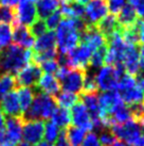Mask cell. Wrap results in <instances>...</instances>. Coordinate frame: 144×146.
I'll return each mask as SVG.
<instances>
[{
	"label": "cell",
	"instance_id": "1",
	"mask_svg": "<svg viewBox=\"0 0 144 146\" xmlns=\"http://www.w3.org/2000/svg\"><path fill=\"white\" fill-rule=\"evenodd\" d=\"M83 18L63 17L56 28V47L60 54H67L80 44L81 33L86 28Z\"/></svg>",
	"mask_w": 144,
	"mask_h": 146
},
{
	"label": "cell",
	"instance_id": "2",
	"mask_svg": "<svg viewBox=\"0 0 144 146\" xmlns=\"http://www.w3.org/2000/svg\"><path fill=\"white\" fill-rule=\"evenodd\" d=\"M32 62V50L24 49L17 45L4 47L0 54V75H16L20 69Z\"/></svg>",
	"mask_w": 144,
	"mask_h": 146
},
{
	"label": "cell",
	"instance_id": "3",
	"mask_svg": "<svg viewBox=\"0 0 144 146\" xmlns=\"http://www.w3.org/2000/svg\"><path fill=\"white\" fill-rule=\"evenodd\" d=\"M55 99L47 94L35 91V97L33 102L22 115L24 119H49L56 109Z\"/></svg>",
	"mask_w": 144,
	"mask_h": 146
},
{
	"label": "cell",
	"instance_id": "4",
	"mask_svg": "<svg viewBox=\"0 0 144 146\" xmlns=\"http://www.w3.org/2000/svg\"><path fill=\"white\" fill-rule=\"evenodd\" d=\"M117 91L124 104L128 107L142 104L144 99V92L138 84L136 77L127 73H124L120 78Z\"/></svg>",
	"mask_w": 144,
	"mask_h": 146
},
{
	"label": "cell",
	"instance_id": "5",
	"mask_svg": "<svg viewBox=\"0 0 144 146\" xmlns=\"http://www.w3.org/2000/svg\"><path fill=\"white\" fill-rule=\"evenodd\" d=\"M125 73L123 65H106L102 66L96 76V84L102 91H117L119 81L122 75Z\"/></svg>",
	"mask_w": 144,
	"mask_h": 146
},
{
	"label": "cell",
	"instance_id": "6",
	"mask_svg": "<svg viewBox=\"0 0 144 146\" xmlns=\"http://www.w3.org/2000/svg\"><path fill=\"white\" fill-rule=\"evenodd\" d=\"M117 139L127 143L128 145H135L140 135L144 132V126L130 118L123 124H115L110 128Z\"/></svg>",
	"mask_w": 144,
	"mask_h": 146
},
{
	"label": "cell",
	"instance_id": "7",
	"mask_svg": "<svg viewBox=\"0 0 144 146\" xmlns=\"http://www.w3.org/2000/svg\"><path fill=\"white\" fill-rule=\"evenodd\" d=\"M22 117L9 116L4 123V133L0 146H17L22 139Z\"/></svg>",
	"mask_w": 144,
	"mask_h": 146
},
{
	"label": "cell",
	"instance_id": "8",
	"mask_svg": "<svg viewBox=\"0 0 144 146\" xmlns=\"http://www.w3.org/2000/svg\"><path fill=\"white\" fill-rule=\"evenodd\" d=\"M91 54V50L83 43H80L70 52L65 54V66L70 69L76 68L86 70L90 63Z\"/></svg>",
	"mask_w": 144,
	"mask_h": 146
},
{
	"label": "cell",
	"instance_id": "9",
	"mask_svg": "<svg viewBox=\"0 0 144 146\" xmlns=\"http://www.w3.org/2000/svg\"><path fill=\"white\" fill-rule=\"evenodd\" d=\"M24 119V118H22ZM45 132V122L41 119H24L22 139L30 145H36L43 141Z\"/></svg>",
	"mask_w": 144,
	"mask_h": 146
},
{
	"label": "cell",
	"instance_id": "10",
	"mask_svg": "<svg viewBox=\"0 0 144 146\" xmlns=\"http://www.w3.org/2000/svg\"><path fill=\"white\" fill-rule=\"evenodd\" d=\"M108 14L106 0H90L85 7V23L87 26H96Z\"/></svg>",
	"mask_w": 144,
	"mask_h": 146
},
{
	"label": "cell",
	"instance_id": "11",
	"mask_svg": "<svg viewBox=\"0 0 144 146\" xmlns=\"http://www.w3.org/2000/svg\"><path fill=\"white\" fill-rule=\"evenodd\" d=\"M15 19L14 26L20 25L24 27H30L34 21L38 18L37 11L34 2H19L16 4V8L14 10Z\"/></svg>",
	"mask_w": 144,
	"mask_h": 146
},
{
	"label": "cell",
	"instance_id": "12",
	"mask_svg": "<svg viewBox=\"0 0 144 146\" xmlns=\"http://www.w3.org/2000/svg\"><path fill=\"white\" fill-rule=\"evenodd\" d=\"M140 46L136 45H127L125 46L124 52L122 56V65L124 67L125 73L132 75L134 77L139 76L140 74Z\"/></svg>",
	"mask_w": 144,
	"mask_h": 146
},
{
	"label": "cell",
	"instance_id": "13",
	"mask_svg": "<svg viewBox=\"0 0 144 146\" xmlns=\"http://www.w3.org/2000/svg\"><path fill=\"white\" fill-rule=\"evenodd\" d=\"M43 75V72L37 64L31 62L30 64L24 66L22 69L15 76V81L17 86H35L39 80L40 76Z\"/></svg>",
	"mask_w": 144,
	"mask_h": 146
},
{
	"label": "cell",
	"instance_id": "14",
	"mask_svg": "<svg viewBox=\"0 0 144 146\" xmlns=\"http://www.w3.org/2000/svg\"><path fill=\"white\" fill-rule=\"evenodd\" d=\"M85 77H86V70L84 69H70L65 78L60 82V88L65 92L70 93H81L84 85Z\"/></svg>",
	"mask_w": 144,
	"mask_h": 146
},
{
	"label": "cell",
	"instance_id": "15",
	"mask_svg": "<svg viewBox=\"0 0 144 146\" xmlns=\"http://www.w3.org/2000/svg\"><path fill=\"white\" fill-rule=\"evenodd\" d=\"M70 114H71V122L74 124V126L80 127L86 131H90L93 129V124L91 122L88 110L82 102L79 100L72 107Z\"/></svg>",
	"mask_w": 144,
	"mask_h": 146
},
{
	"label": "cell",
	"instance_id": "16",
	"mask_svg": "<svg viewBox=\"0 0 144 146\" xmlns=\"http://www.w3.org/2000/svg\"><path fill=\"white\" fill-rule=\"evenodd\" d=\"M80 43L86 45L93 52L94 50L106 45V40L96 29V26H86L85 30L81 33Z\"/></svg>",
	"mask_w": 144,
	"mask_h": 146
},
{
	"label": "cell",
	"instance_id": "17",
	"mask_svg": "<svg viewBox=\"0 0 144 146\" xmlns=\"http://www.w3.org/2000/svg\"><path fill=\"white\" fill-rule=\"evenodd\" d=\"M0 108L3 114L13 117H22V112L20 109L18 95L15 90L11 91L0 100Z\"/></svg>",
	"mask_w": 144,
	"mask_h": 146
},
{
	"label": "cell",
	"instance_id": "18",
	"mask_svg": "<svg viewBox=\"0 0 144 146\" xmlns=\"http://www.w3.org/2000/svg\"><path fill=\"white\" fill-rule=\"evenodd\" d=\"M60 83L52 74H43L35 85V91L55 97L60 92Z\"/></svg>",
	"mask_w": 144,
	"mask_h": 146
},
{
	"label": "cell",
	"instance_id": "19",
	"mask_svg": "<svg viewBox=\"0 0 144 146\" xmlns=\"http://www.w3.org/2000/svg\"><path fill=\"white\" fill-rule=\"evenodd\" d=\"M12 41L15 45L19 46L24 49H32L35 43V37L30 33L28 27L16 25L13 29Z\"/></svg>",
	"mask_w": 144,
	"mask_h": 146
},
{
	"label": "cell",
	"instance_id": "20",
	"mask_svg": "<svg viewBox=\"0 0 144 146\" xmlns=\"http://www.w3.org/2000/svg\"><path fill=\"white\" fill-rule=\"evenodd\" d=\"M54 49H56V36L55 32L52 30H48L47 32L37 37L33 45V52L35 53L45 52Z\"/></svg>",
	"mask_w": 144,
	"mask_h": 146
},
{
	"label": "cell",
	"instance_id": "21",
	"mask_svg": "<svg viewBox=\"0 0 144 146\" xmlns=\"http://www.w3.org/2000/svg\"><path fill=\"white\" fill-rule=\"evenodd\" d=\"M96 27L100 31L101 34L105 37V40L107 41L113 33L120 29V25L118 23L116 15H113V14H109L108 15L107 14L103 19H101L96 25Z\"/></svg>",
	"mask_w": 144,
	"mask_h": 146
},
{
	"label": "cell",
	"instance_id": "22",
	"mask_svg": "<svg viewBox=\"0 0 144 146\" xmlns=\"http://www.w3.org/2000/svg\"><path fill=\"white\" fill-rule=\"evenodd\" d=\"M117 19H118V23H119L121 28H129V27L137 25L139 21V18L137 16L135 9L129 3L125 4L122 8V10L118 13Z\"/></svg>",
	"mask_w": 144,
	"mask_h": 146
},
{
	"label": "cell",
	"instance_id": "23",
	"mask_svg": "<svg viewBox=\"0 0 144 146\" xmlns=\"http://www.w3.org/2000/svg\"><path fill=\"white\" fill-rule=\"evenodd\" d=\"M35 2L37 16L40 19H46L49 15L57 11L60 8L58 0H36Z\"/></svg>",
	"mask_w": 144,
	"mask_h": 146
},
{
	"label": "cell",
	"instance_id": "24",
	"mask_svg": "<svg viewBox=\"0 0 144 146\" xmlns=\"http://www.w3.org/2000/svg\"><path fill=\"white\" fill-rule=\"evenodd\" d=\"M18 95V100L20 104V109L24 113L30 108L31 104L33 102V99L35 97V91L28 86H18V90L16 91Z\"/></svg>",
	"mask_w": 144,
	"mask_h": 146
},
{
	"label": "cell",
	"instance_id": "25",
	"mask_svg": "<svg viewBox=\"0 0 144 146\" xmlns=\"http://www.w3.org/2000/svg\"><path fill=\"white\" fill-rule=\"evenodd\" d=\"M51 121L58 128L66 129L71 124V114H70V111L68 109H65V108L56 107V109L54 110L52 116H51Z\"/></svg>",
	"mask_w": 144,
	"mask_h": 146
},
{
	"label": "cell",
	"instance_id": "26",
	"mask_svg": "<svg viewBox=\"0 0 144 146\" xmlns=\"http://www.w3.org/2000/svg\"><path fill=\"white\" fill-rule=\"evenodd\" d=\"M60 11L63 17L66 18H83L85 7L76 2H72L70 4H63Z\"/></svg>",
	"mask_w": 144,
	"mask_h": 146
},
{
	"label": "cell",
	"instance_id": "27",
	"mask_svg": "<svg viewBox=\"0 0 144 146\" xmlns=\"http://www.w3.org/2000/svg\"><path fill=\"white\" fill-rule=\"evenodd\" d=\"M55 102L56 105L60 107V108H65V109H69L72 108L73 106L75 105L76 102L80 100V97L77 94L70 93V92H62L58 93L55 97Z\"/></svg>",
	"mask_w": 144,
	"mask_h": 146
},
{
	"label": "cell",
	"instance_id": "28",
	"mask_svg": "<svg viewBox=\"0 0 144 146\" xmlns=\"http://www.w3.org/2000/svg\"><path fill=\"white\" fill-rule=\"evenodd\" d=\"M66 134L69 141V144L72 146H79L82 144L86 135V130L82 129L76 126H68L66 128Z\"/></svg>",
	"mask_w": 144,
	"mask_h": 146
},
{
	"label": "cell",
	"instance_id": "29",
	"mask_svg": "<svg viewBox=\"0 0 144 146\" xmlns=\"http://www.w3.org/2000/svg\"><path fill=\"white\" fill-rule=\"evenodd\" d=\"M16 81H15V76L11 74H3L0 75V100L10 93L11 91L16 88Z\"/></svg>",
	"mask_w": 144,
	"mask_h": 146
},
{
	"label": "cell",
	"instance_id": "30",
	"mask_svg": "<svg viewBox=\"0 0 144 146\" xmlns=\"http://www.w3.org/2000/svg\"><path fill=\"white\" fill-rule=\"evenodd\" d=\"M106 51H107V44L100 47V48L96 49V50H94L91 54V58H90L89 66H92V67H94V68L102 67L103 64H105Z\"/></svg>",
	"mask_w": 144,
	"mask_h": 146
},
{
	"label": "cell",
	"instance_id": "31",
	"mask_svg": "<svg viewBox=\"0 0 144 146\" xmlns=\"http://www.w3.org/2000/svg\"><path fill=\"white\" fill-rule=\"evenodd\" d=\"M60 128L52 122V121H48L45 123V132H44V138L46 142L48 143H55L56 139L60 134Z\"/></svg>",
	"mask_w": 144,
	"mask_h": 146
},
{
	"label": "cell",
	"instance_id": "32",
	"mask_svg": "<svg viewBox=\"0 0 144 146\" xmlns=\"http://www.w3.org/2000/svg\"><path fill=\"white\" fill-rule=\"evenodd\" d=\"M13 35V28L10 24H0V47H7L11 45Z\"/></svg>",
	"mask_w": 144,
	"mask_h": 146
},
{
	"label": "cell",
	"instance_id": "33",
	"mask_svg": "<svg viewBox=\"0 0 144 146\" xmlns=\"http://www.w3.org/2000/svg\"><path fill=\"white\" fill-rule=\"evenodd\" d=\"M116 141V135L109 128H103V130H101L99 137V142L101 146H112Z\"/></svg>",
	"mask_w": 144,
	"mask_h": 146
},
{
	"label": "cell",
	"instance_id": "34",
	"mask_svg": "<svg viewBox=\"0 0 144 146\" xmlns=\"http://www.w3.org/2000/svg\"><path fill=\"white\" fill-rule=\"evenodd\" d=\"M14 19H15L14 8L0 4V24H11L14 23Z\"/></svg>",
	"mask_w": 144,
	"mask_h": 146
},
{
	"label": "cell",
	"instance_id": "35",
	"mask_svg": "<svg viewBox=\"0 0 144 146\" xmlns=\"http://www.w3.org/2000/svg\"><path fill=\"white\" fill-rule=\"evenodd\" d=\"M29 30H30V33L32 34L33 36L38 37V36H40L41 34H44L45 32H47V31H48V28H47L46 23H45L44 19L37 18V19L29 27Z\"/></svg>",
	"mask_w": 144,
	"mask_h": 146
},
{
	"label": "cell",
	"instance_id": "36",
	"mask_svg": "<svg viewBox=\"0 0 144 146\" xmlns=\"http://www.w3.org/2000/svg\"><path fill=\"white\" fill-rule=\"evenodd\" d=\"M63 19V15H62V13H60V10H57L55 11L54 13H52L51 15H49L47 18H46V26H47V28L48 30H54V29L57 28V26L60 25V21Z\"/></svg>",
	"mask_w": 144,
	"mask_h": 146
},
{
	"label": "cell",
	"instance_id": "37",
	"mask_svg": "<svg viewBox=\"0 0 144 146\" xmlns=\"http://www.w3.org/2000/svg\"><path fill=\"white\" fill-rule=\"evenodd\" d=\"M38 66L44 74H52L53 75L54 73H56L57 68L60 67V64L55 59H51V60H47V61L40 63Z\"/></svg>",
	"mask_w": 144,
	"mask_h": 146
},
{
	"label": "cell",
	"instance_id": "38",
	"mask_svg": "<svg viewBox=\"0 0 144 146\" xmlns=\"http://www.w3.org/2000/svg\"><path fill=\"white\" fill-rule=\"evenodd\" d=\"M108 11H110L111 14L118 15L122 8L126 4V0H106Z\"/></svg>",
	"mask_w": 144,
	"mask_h": 146
},
{
	"label": "cell",
	"instance_id": "39",
	"mask_svg": "<svg viewBox=\"0 0 144 146\" xmlns=\"http://www.w3.org/2000/svg\"><path fill=\"white\" fill-rule=\"evenodd\" d=\"M82 146H101L98 135L94 132H89L88 134H86L82 142Z\"/></svg>",
	"mask_w": 144,
	"mask_h": 146
},
{
	"label": "cell",
	"instance_id": "40",
	"mask_svg": "<svg viewBox=\"0 0 144 146\" xmlns=\"http://www.w3.org/2000/svg\"><path fill=\"white\" fill-rule=\"evenodd\" d=\"M56 146H69V141L67 139V134H66V129H63L60 131V134L55 141Z\"/></svg>",
	"mask_w": 144,
	"mask_h": 146
},
{
	"label": "cell",
	"instance_id": "41",
	"mask_svg": "<svg viewBox=\"0 0 144 146\" xmlns=\"http://www.w3.org/2000/svg\"><path fill=\"white\" fill-rule=\"evenodd\" d=\"M134 9L136 11L138 18H141V21H144V0H141L139 3H137Z\"/></svg>",
	"mask_w": 144,
	"mask_h": 146
},
{
	"label": "cell",
	"instance_id": "42",
	"mask_svg": "<svg viewBox=\"0 0 144 146\" xmlns=\"http://www.w3.org/2000/svg\"><path fill=\"white\" fill-rule=\"evenodd\" d=\"M138 30H139V40H140V44L144 45V21H138Z\"/></svg>",
	"mask_w": 144,
	"mask_h": 146
},
{
	"label": "cell",
	"instance_id": "43",
	"mask_svg": "<svg viewBox=\"0 0 144 146\" xmlns=\"http://www.w3.org/2000/svg\"><path fill=\"white\" fill-rule=\"evenodd\" d=\"M4 123H5V117H4L2 110L0 108V139L3 137L4 133Z\"/></svg>",
	"mask_w": 144,
	"mask_h": 146
},
{
	"label": "cell",
	"instance_id": "44",
	"mask_svg": "<svg viewBox=\"0 0 144 146\" xmlns=\"http://www.w3.org/2000/svg\"><path fill=\"white\" fill-rule=\"evenodd\" d=\"M0 3H1V5L15 8L17 4V0H0Z\"/></svg>",
	"mask_w": 144,
	"mask_h": 146
},
{
	"label": "cell",
	"instance_id": "45",
	"mask_svg": "<svg viewBox=\"0 0 144 146\" xmlns=\"http://www.w3.org/2000/svg\"><path fill=\"white\" fill-rule=\"evenodd\" d=\"M139 76H140V86H141V89L143 90V92H144V72H142V73L139 74Z\"/></svg>",
	"mask_w": 144,
	"mask_h": 146
},
{
	"label": "cell",
	"instance_id": "46",
	"mask_svg": "<svg viewBox=\"0 0 144 146\" xmlns=\"http://www.w3.org/2000/svg\"><path fill=\"white\" fill-rule=\"evenodd\" d=\"M112 146H130V145H128L127 143L123 142V141H118V140H117L116 142L113 143Z\"/></svg>",
	"mask_w": 144,
	"mask_h": 146
},
{
	"label": "cell",
	"instance_id": "47",
	"mask_svg": "<svg viewBox=\"0 0 144 146\" xmlns=\"http://www.w3.org/2000/svg\"><path fill=\"white\" fill-rule=\"evenodd\" d=\"M34 146H54L53 144H51V143H48V142H46V141H41V142L39 143H37L36 145Z\"/></svg>",
	"mask_w": 144,
	"mask_h": 146
},
{
	"label": "cell",
	"instance_id": "48",
	"mask_svg": "<svg viewBox=\"0 0 144 146\" xmlns=\"http://www.w3.org/2000/svg\"><path fill=\"white\" fill-rule=\"evenodd\" d=\"M90 0H75V2L76 3H79V4H82V5H86V4L88 3Z\"/></svg>",
	"mask_w": 144,
	"mask_h": 146
},
{
	"label": "cell",
	"instance_id": "49",
	"mask_svg": "<svg viewBox=\"0 0 144 146\" xmlns=\"http://www.w3.org/2000/svg\"><path fill=\"white\" fill-rule=\"evenodd\" d=\"M141 0H128V3L130 4V5H132V7H135L137 3H139Z\"/></svg>",
	"mask_w": 144,
	"mask_h": 146
},
{
	"label": "cell",
	"instance_id": "50",
	"mask_svg": "<svg viewBox=\"0 0 144 146\" xmlns=\"http://www.w3.org/2000/svg\"><path fill=\"white\" fill-rule=\"evenodd\" d=\"M58 2L62 4H70L73 2V0H58Z\"/></svg>",
	"mask_w": 144,
	"mask_h": 146
},
{
	"label": "cell",
	"instance_id": "51",
	"mask_svg": "<svg viewBox=\"0 0 144 146\" xmlns=\"http://www.w3.org/2000/svg\"><path fill=\"white\" fill-rule=\"evenodd\" d=\"M36 0H17V3L19 2H35Z\"/></svg>",
	"mask_w": 144,
	"mask_h": 146
},
{
	"label": "cell",
	"instance_id": "52",
	"mask_svg": "<svg viewBox=\"0 0 144 146\" xmlns=\"http://www.w3.org/2000/svg\"><path fill=\"white\" fill-rule=\"evenodd\" d=\"M17 146H32V145H30V144H29V143H27V142H20L19 144H18V145Z\"/></svg>",
	"mask_w": 144,
	"mask_h": 146
},
{
	"label": "cell",
	"instance_id": "53",
	"mask_svg": "<svg viewBox=\"0 0 144 146\" xmlns=\"http://www.w3.org/2000/svg\"><path fill=\"white\" fill-rule=\"evenodd\" d=\"M142 107H143V109H144V99H143V102H142Z\"/></svg>",
	"mask_w": 144,
	"mask_h": 146
}]
</instances>
